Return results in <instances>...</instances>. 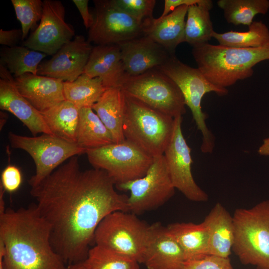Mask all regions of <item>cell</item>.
Segmentation results:
<instances>
[{
    "mask_svg": "<svg viewBox=\"0 0 269 269\" xmlns=\"http://www.w3.org/2000/svg\"><path fill=\"white\" fill-rule=\"evenodd\" d=\"M115 186L103 170H82L74 156L31 187L37 211L50 226L52 246L67 266L86 260L96 229L106 216L129 212L128 196L118 193Z\"/></svg>",
    "mask_w": 269,
    "mask_h": 269,
    "instance_id": "cell-1",
    "label": "cell"
},
{
    "mask_svg": "<svg viewBox=\"0 0 269 269\" xmlns=\"http://www.w3.org/2000/svg\"><path fill=\"white\" fill-rule=\"evenodd\" d=\"M0 254L5 269H66L53 248L50 228L35 203L17 209L0 208Z\"/></svg>",
    "mask_w": 269,
    "mask_h": 269,
    "instance_id": "cell-2",
    "label": "cell"
},
{
    "mask_svg": "<svg viewBox=\"0 0 269 269\" xmlns=\"http://www.w3.org/2000/svg\"><path fill=\"white\" fill-rule=\"evenodd\" d=\"M198 68L213 84L226 88L251 77L257 64L269 59V42L256 48H237L206 43L193 47Z\"/></svg>",
    "mask_w": 269,
    "mask_h": 269,
    "instance_id": "cell-3",
    "label": "cell"
},
{
    "mask_svg": "<svg viewBox=\"0 0 269 269\" xmlns=\"http://www.w3.org/2000/svg\"><path fill=\"white\" fill-rule=\"evenodd\" d=\"M126 97L123 124L125 139L153 158L163 155L173 134L174 118L134 98Z\"/></svg>",
    "mask_w": 269,
    "mask_h": 269,
    "instance_id": "cell-4",
    "label": "cell"
},
{
    "mask_svg": "<svg viewBox=\"0 0 269 269\" xmlns=\"http://www.w3.org/2000/svg\"><path fill=\"white\" fill-rule=\"evenodd\" d=\"M232 216V251L243 265L269 269V200L249 209H237Z\"/></svg>",
    "mask_w": 269,
    "mask_h": 269,
    "instance_id": "cell-5",
    "label": "cell"
},
{
    "mask_svg": "<svg viewBox=\"0 0 269 269\" xmlns=\"http://www.w3.org/2000/svg\"><path fill=\"white\" fill-rule=\"evenodd\" d=\"M157 68L170 78L180 89L185 105L190 109L197 129L201 133V151L204 153H212L215 147V137L206 124L207 115L202 111V99L209 92L221 96L226 95L228 93L227 88L213 84L198 68L184 64L175 54Z\"/></svg>",
    "mask_w": 269,
    "mask_h": 269,
    "instance_id": "cell-6",
    "label": "cell"
},
{
    "mask_svg": "<svg viewBox=\"0 0 269 269\" xmlns=\"http://www.w3.org/2000/svg\"><path fill=\"white\" fill-rule=\"evenodd\" d=\"M130 212L110 213L100 223L93 243L142 263L149 225Z\"/></svg>",
    "mask_w": 269,
    "mask_h": 269,
    "instance_id": "cell-7",
    "label": "cell"
},
{
    "mask_svg": "<svg viewBox=\"0 0 269 269\" xmlns=\"http://www.w3.org/2000/svg\"><path fill=\"white\" fill-rule=\"evenodd\" d=\"M126 95L173 118L186 113L183 95L176 83L157 68L126 76L120 87Z\"/></svg>",
    "mask_w": 269,
    "mask_h": 269,
    "instance_id": "cell-8",
    "label": "cell"
},
{
    "mask_svg": "<svg viewBox=\"0 0 269 269\" xmlns=\"http://www.w3.org/2000/svg\"><path fill=\"white\" fill-rule=\"evenodd\" d=\"M86 154L93 168L106 172L115 185L143 177L153 160V157L126 139L87 150Z\"/></svg>",
    "mask_w": 269,
    "mask_h": 269,
    "instance_id": "cell-9",
    "label": "cell"
},
{
    "mask_svg": "<svg viewBox=\"0 0 269 269\" xmlns=\"http://www.w3.org/2000/svg\"><path fill=\"white\" fill-rule=\"evenodd\" d=\"M8 138L12 147L26 151L34 161L35 174L28 180L31 187L38 184L64 161L86 152L75 143L47 134L31 137L9 132Z\"/></svg>",
    "mask_w": 269,
    "mask_h": 269,
    "instance_id": "cell-10",
    "label": "cell"
},
{
    "mask_svg": "<svg viewBox=\"0 0 269 269\" xmlns=\"http://www.w3.org/2000/svg\"><path fill=\"white\" fill-rule=\"evenodd\" d=\"M115 186L120 190L130 192L129 212L136 215L162 206L174 195L175 189L163 154L153 158L143 177Z\"/></svg>",
    "mask_w": 269,
    "mask_h": 269,
    "instance_id": "cell-11",
    "label": "cell"
},
{
    "mask_svg": "<svg viewBox=\"0 0 269 269\" xmlns=\"http://www.w3.org/2000/svg\"><path fill=\"white\" fill-rule=\"evenodd\" d=\"M95 15L88 41L97 45L118 44L143 35L144 25L118 7L112 0H95Z\"/></svg>",
    "mask_w": 269,
    "mask_h": 269,
    "instance_id": "cell-12",
    "label": "cell"
},
{
    "mask_svg": "<svg viewBox=\"0 0 269 269\" xmlns=\"http://www.w3.org/2000/svg\"><path fill=\"white\" fill-rule=\"evenodd\" d=\"M174 121L173 134L163 153L171 180L175 188L188 199L206 202L207 194L197 184L192 175L191 149L182 133V116L174 118Z\"/></svg>",
    "mask_w": 269,
    "mask_h": 269,
    "instance_id": "cell-13",
    "label": "cell"
},
{
    "mask_svg": "<svg viewBox=\"0 0 269 269\" xmlns=\"http://www.w3.org/2000/svg\"><path fill=\"white\" fill-rule=\"evenodd\" d=\"M43 13L37 28L23 46L53 55L75 37L73 26L65 21V8L61 1L44 0Z\"/></svg>",
    "mask_w": 269,
    "mask_h": 269,
    "instance_id": "cell-14",
    "label": "cell"
},
{
    "mask_svg": "<svg viewBox=\"0 0 269 269\" xmlns=\"http://www.w3.org/2000/svg\"><path fill=\"white\" fill-rule=\"evenodd\" d=\"M92 48L84 36H75L51 59L42 62L37 74L73 82L84 73Z\"/></svg>",
    "mask_w": 269,
    "mask_h": 269,
    "instance_id": "cell-15",
    "label": "cell"
},
{
    "mask_svg": "<svg viewBox=\"0 0 269 269\" xmlns=\"http://www.w3.org/2000/svg\"><path fill=\"white\" fill-rule=\"evenodd\" d=\"M0 108L15 116L33 136L40 133L53 135L41 113L19 93L13 76L0 64Z\"/></svg>",
    "mask_w": 269,
    "mask_h": 269,
    "instance_id": "cell-16",
    "label": "cell"
},
{
    "mask_svg": "<svg viewBox=\"0 0 269 269\" xmlns=\"http://www.w3.org/2000/svg\"><path fill=\"white\" fill-rule=\"evenodd\" d=\"M126 76H136L164 64L173 54L147 36L118 44Z\"/></svg>",
    "mask_w": 269,
    "mask_h": 269,
    "instance_id": "cell-17",
    "label": "cell"
},
{
    "mask_svg": "<svg viewBox=\"0 0 269 269\" xmlns=\"http://www.w3.org/2000/svg\"><path fill=\"white\" fill-rule=\"evenodd\" d=\"M183 251L166 227L156 222L149 225L143 262L147 269H183Z\"/></svg>",
    "mask_w": 269,
    "mask_h": 269,
    "instance_id": "cell-18",
    "label": "cell"
},
{
    "mask_svg": "<svg viewBox=\"0 0 269 269\" xmlns=\"http://www.w3.org/2000/svg\"><path fill=\"white\" fill-rule=\"evenodd\" d=\"M14 80L19 93L40 113L65 100L62 80L26 73Z\"/></svg>",
    "mask_w": 269,
    "mask_h": 269,
    "instance_id": "cell-19",
    "label": "cell"
},
{
    "mask_svg": "<svg viewBox=\"0 0 269 269\" xmlns=\"http://www.w3.org/2000/svg\"><path fill=\"white\" fill-rule=\"evenodd\" d=\"M84 73L101 79L107 89L120 87L126 74L119 44L93 47Z\"/></svg>",
    "mask_w": 269,
    "mask_h": 269,
    "instance_id": "cell-20",
    "label": "cell"
},
{
    "mask_svg": "<svg viewBox=\"0 0 269 269\" xmlns=\"http://www.w3.org/2000/svg\"><path fill=\"white\" fill-rule=\"evenodd\" d=\"M188 7L181 5L163 17L153 18L144 26V35L175 54L177 46L185 42V19Z\"/></svg>",
    "mask_w": 269,
    "mask_h": 269,
    "instance_id": "cell-21",
    "label": "cell"
},
{
    "mask_svg": "<svg viewBox=\"0 0 269 269\" xmlns=\"http://www.w3.org/2000/svg\"><path fill=\"white\" fill-rule=\"evenodd\" d=\"M209 236L208 255L229 258L235 238L233 216L217 203L202 222Z\"/></svg>",
    "mask_w": 269,
    "mask_h": 269,
    "instance_id": "cell-22",
    "label": "cell"
},
{
    "mask_svg": "<svg viewBox=\"0 0 269 269\" xmlns=\"http://www.w3.org/2000/svg\"><path fill=\"white\" fill-rule=\"evenodd\" d=\"M126 106L125 93L119 87L107 89L92 107L111 133L115 143L125 140L123 124Z\"/></svg>",
    "mask_w": 269,
    "mask_h": 269,
    "instance_id": "cell-23",
    "label": "cell"
},
{
    "mask_svg": "<svg viewBox=\"0 0 269 269\" xmlns=\"http://www.w3.org/2000/svg\"><path fill=\"white\" fill-rule=\"evenodd\" d=\"M170 235L181 248L185 261L208 255L209 236L203 222L174 223L166 226Z\"/></svg>",
    "mask_w": 269,
    "mask_h": 269,
    "instance_id": "cell-24",
    "label": "cell"
},
{
    "mask_svg": "<svg viewBox=\"0 0 269 269\" xmlns=\"http://www.w3.org/2000/svg\"><path fill=\"white\" fill-rule=\"evenodd\" d=\"M41 114L54 135L76 143L79 108L65 100Z\"/></svg>",
    "mask_w": 269,
    "mask_h": 269,
    "instance_id": "cell-25",
    "label": "cell"
},
{
    "mask_svg": "<svg viewBox=\"0 0 269 269\" xmlns=\"http://www.w3.org/2000/svg\"><path fill=\"white\" fill-rule=\"evenodd\" d=\"M113 143L111 133L92 108L80 109L76 144L87 151Z\"/></svg>",
    "mask_w": 269,
    "mask_h": 269,
    "instance_id": "cell-26",
    "label": "cell"
},
{
    "mask_svg": "<svg viewBox=\"0 0 269 269\" xmlns=\"http://www.w3.org/2000/svg\"><path fill=\"white\" fill-rule=\"evenodd\" d=\"M47 55L23 45L6 47L0 50V63L14 78L26 73L37 75L38 66Z\"/></svg>",
    "mask_w": 269,
    "mask_h": 269,
    "instance_id": "cell-27",
    "label": "cell"
},
{
    "mask_svg": "<svg viewBox=\"0 0 269 269\" xmlns=\"http://www.w3.org/2000/svg\"><path fill=\"white\" fill-rule=\"evenodd\" d=\"M107 89L99 78H91L83 73L73 82L63 83L65 100L79 109L91 107Z\"/></svg>",
    "mask_w": 269,
    "mask_h": 269,
    "instance_id": "cell-28",
    "label": "cell"
},
{
    "mask_svg": "<svg viewBox=\"0 0 269 269\" xmlns=\"http://www.w3.org/2000/svg\"><path fill=\"white\" fill-rule=\"evenodd\" d=\"M217 3L227 22L235 25L249 26L257 14H265L269 9V0H219Z\"/></svg>",
    "mask_w": 269,
    "mask_h": 269,
    "instance_id": "cell-29",
    "label": "cell"
},
{
    "mask_svg": "<svg viewBox=\"0 0 269 269\" xmlns=\"http://www.w3.org/2000/svg\"><path fill=\"white\" fill-rule=\"evenodd\" d=\"M209 8L198 4L188 6L185 21V42L193 47L206 43L214 31Z\"/></svg>",
    "mask_w": 269,
    "mask_h": 269,
    "instance_id": "cell-30",
    "label": "cell"
},
{
    "mask_svg": "<svg viewBox=\"0 0 269 269\" xmlns=\"http://www.w3.org/2000/svg\"><path fill=\"white\" fill-rule=\"evenodd\" d=\"M245 32L231 30L224 33L213 32L212 37L220 45L237 48H256L269 42V29L262 21H255Z\"/></svg>",
    "mask_w": 269,
    "mask_h": 269,
    "instance_id": "cell-31",
    "label": "cell"
},
{
    "mask_svg": "<svg viewBox=\"0 0 269 269\" xmlns=\"http://www.w3.org/2000/svg\"><path fill=\"white\" fill-rule=\"evenodd\" d=\"M83 263L86 269H139L137 261L98 245L90 248Z\"/></svg>",
    "mask_w": 269,
    "mask_h": 269,
    "instance_id": "cell-32",
    "label": "cell"
},
{
    "mask_svg": "<svg viewBox=\"0 0 269 269\" xmlns=\"http://www.w3.org/2000/svg\"><path fill=\"white\" fill-rule=\"evenodd\" d=\"M17 20L21 25L22 40L27 38L30 30L38 26L41 19L43 2L41 0H11Z\"/></svg>",
    "mask_w": 269,
    "mask_h": 269,
    "instance_id": "cell-33",
    "label": "cell"
},
{
    "mask_svg": "<svg viewBox=\"0 0 269 269\" xmlns=\"http://www.w3.org/2000/svg\"><path fill=\"white\" fill-rule=\"evenodd\" d=\"M119 8L145 24L152 20L155 0H112Z\"/></svg>",
    "mask_w": 269,
    "mask_h": 269,
    "instance_id": "cell-34",
    "label": "cell"
},
{
    "mask_svg": "<svg viewBox=\"0 0 269 269\" xmlns=\"http://www.w3.org/2000/svg\"><path fill=\"white\" fill-rule=\"evenodd\" d=\"M183 269H234L229 258L206 255L186 261Z\"/></svg>",
    "mask_w": 269,
    "mask_h": 269,
    "instance_id": "cell-35",
    "label": "cell"
},
{
    "mask_svg": "<svg viewBox=\"0 0 269 269\" xmlns=\"http://www.w3.org/2000/svg\"><path fill=\"white\" fill-rule=\"evenodd\" d=\"M22 182V175L15 165H8L2 171L0 185L5 191L13 193L17 191Z\"/></svg>",
    "mask_w": 269,
    "mask_h": 269,
    "instance_id": "cell-36",
    "label": "cell"
},
{
    "mask_svg": "<svg viewBox=\"0 0 269 269\" xmlns=\"http://www.w3.org/2000/svg\"><path fill=\"white\" fill-rule=\"evenodd\" d=\"M195 4L205 6L211 9L213 1L211 0H165L163 11L159 17L167 15L180 6L186 5L189 6Z\"/></svg>",
    "mask_w": 269,
    "mask_h": 269,
    "instance_id": "cell-37",
    "label": "cell"
},
{
    "mask_svg": "<svg viewBox=\"0 0 269 269\" xmlns=\"http://www.w3.org/2000/svg\"><path fill=\"white\" fill-rule=\"evenodd\" d=\"M22 31L21 29L11 30L0 29V44L12 47L17 46L20 40H22Z\"/></svg>",
    "mask_w": 269,
    "mask_h": 269,
    "instance_id": "cell-38",
    "label": "cell"
},
{
    "mask_svg": "<svg viewBox=\"0 0 269 269\" xmlns=\"http://www.w3.org/2000/svg\"><path fill=\"white\" fill-rule=\"evenodd\" d=\"M78 9L86 29H90L94 24L95 17L90 13L88 9V0H73Z\"/></svg>",
    "mask_w": 269,
    "mask_h": 269,
    "instance_id": "cell-39",
    "label": "cell"
},
{
    "mask_svg": "<svg viewBox=\"0 0 269 269\" xmlns=\"http://www.w3.org/2000/svg\"><path fill=\"white\" fill-rule=\"evenodd\" d=\"M260 155L263 156H269V135L263 140V144L258 149Z\"/></svg>",
    "mask_w": 269,
    "mask_h": 269,
    "instance_id": "cell-40",
    "label": "cell"
},
{
    "mask_svg": "<svg viewBox=\"0 0 269 269\" xmlns=\"http://www.w3.org/2000/svg\"><path fill=\"white\" fill-rule=\"evenodd\" d=\"M66 269H86L83 262L72 264L67 266Z\"/></svg>",
    "mask_w": 269,
    "mask_h": 269,
    "instance_id": "cell-41",
    "label": "cell"
}]
</instances>
